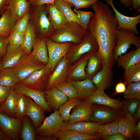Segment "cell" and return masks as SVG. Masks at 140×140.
<instances>
[{
	"instance_id": "1",
	"label": "cell",
	"mask_w": 140,
	"mask_h": 140,
	"mask_svg": "<svg viewBox=\"0 0 140 140\" xmlns=\"http://www.w3.org/2000/svg\"><path fill=\"white\" fill-rule=\"evenodd\" d=\"M109 5L97 1L91 6L94 13L87 26L88 32L97 41L110 40L117 41V22Z\"/></svg>"
},
{
	"instance_id": "2",
	"label": "cell",
	"mask_w": 140,
	"mask_h": 140,
	"mask_svg": "<svg viewBox=\"0 0 140 140\" xmlns=\"http://www.w3.org/2000/svg\"><path fill=\"white\" fill-rule=\"evenodd\" d=\"M29 13L30 20L36 36L41 38H49L55 30L47 17L45 5H31Z\"/></svg>"
},
{
	"instance_id": "3",
	"label": "cell",
	"mask_w": 140,
	"mask_h": 140,
	"mask_svg": "<svg viewBox=\"0 0 140 140\" xmlns=\"http://www.w3.org/2000/svg\"><path fill=\"white\" fill-rule=\"evenodd\" d=\"M88 33L87 29L79 23L68 22L62 28L55 31L49 38L57 43L70 42L77 44L81 43Z\"/></svg>"
},
{
	"instance_id": "4",
	"label": "cell",
	"mask_w": 140,
	"mask_h": 140,
	"mask_svg": "<svg viewBox=\"0 0 140 140\" xmlns=\"http://www.w3.org/2000/svg\"><path fill=\"white\" fill-rule=\"evenodd\" d=\"M98 50V45L96 39L89 32L81 43L74 45L72 44L65 58L68 60L70 65L85 53L92 51L97 52Z\"/></svg>"
},
{
	"instance_id": "5",
	"label": "cell",
	"mask_w": 140,
	"mask_h": 140,
	"mask_svg": "<svg viewBox=\"0 0 140 140\" xmlns=\"http://www.w3.org/2000/svg\"><path fill=\"white\" fill-rule=\"evenodd\" d=\"M45 65L36 59L31 54L25 53L12 68L20 81Z\"/></svg>"
},
{
	"instance_id": "6",
	"label": "cell",
	"mask_w": 140,
	"mask_h": 140,
	"mask_svg": "<svg viewBox=\"0 0 140 140\" xmlns=\"http://www.w3.org/2000/svg\"><path fill=\"white\" fill-rule=\"evenodd\" d=\"M132 44L140 47V37L131 30L122 29H118L117 41L114 52L115 60L118 57L125 54Z\"/></svg>"
},
{
	"instance_id": "7",
	"label": "cell",
	"mask_w": 140,
	"mask_h": 140,
	"mask_svg": "<svg viewBox=\"0 0 140 140\" xmlns=\"http://www.w3.org/2000/svg\"><path fill=\"white\" fill-rule=\"evenodd\" d=\"M48 53V61L46 66L52 72L59 61L66 54L72 45L71 43H58L49 38L45 39Z\"/></svg>"
},
{
	"instance_id": "8",
	"label": "cell",
	"mask_w": 140,
	"mask_h": 140,
	"mask_svg": "<svg viewBox=\"0 0 140 140\" xmlns=\"http://www.w3.org/2000/svg\"><path fill=\"white\" fill-rule=\"evenodd\" d=\"M92 105L93 112L90 121L97 123L100 125L117 120L124 114L123 110H117L97 104L92 103Z\"/></svg>"
},
{
	"instance_id": "9",
	"label": "cell",
	"mask_w": 140,
	"mask_h": 140,
	"mask_svg": "<svg viewBox=\"0 0 140 140\" xmlns=\"http://www.w3.org/2000/svg\"><path fill=\"white\" fill-rule=\"evenodd\" d=\"M22 120L0 112V129L11 140L19 138Z\"/></svg>"
},
{
	"instance_id": "10",
	"label": "cell",
	"mask_w": 140,
	"mask_h": 140,
	"mask_svg": "<svg viewBox=\"0 0 140 140\" xmlns=\"http://www.w3.org/2000/svg\"><path fill=\"white\" fill-rule=\"evenodd\" d=\"M51 73L45 65L19 82L29 88L44 91Z\"/></svg>"
},
{
	"instance_id": "11",
	"label": "cell",
	"mask_w": 140,
	"mask_h": 140,
	"mask_svg": "<svg viewBox=\"0 0 140 140\" xmlns=\"http://www.w3.org/2000/svg\"><path fill=\"white\" fill-rule=\"evenodd\" d=\"M64 122L58 110H55L36 128V133L42 136H52L61 130Z\"/></svg>"
},
{
	"instance_id": "12",
	"label": "cell",
	"mask_w": 140,
	"mask_h": 140,
	"mask_svg": "<svg viewBox=\"0 0 140 140\" xmlns=\"http://www.w3.org/2000/svg\"><path fill=\"white\" fill-rule=\"evenodd\" d=\"M93 112L92 103L87 99H83L73 108L69 120L65 122L71 124L80 121H90Z\"/></svg>"
},
{
	"instance_id": "13",
	"label": "cell",
	"mask_w": 140,
	"mask_h": 140,
	"mask_svg": "<svg viewBox=\"0 0 140 140\" xmlns=\"http://www.w3.org/2000/svg\"><path fill=\"white\" fill-rule=\"evenodd\" d=\"M69 65V61L65 57H63L59 61L49 77L46 89L66 80Z\"/></svg>"
},
{
	"instance_id": "14",
	"label": "cell",
	"mask_w": 140,
	"mask_h": 140,
	"mask_svg": "<svg viewBox=\"0 0 140 140\" xmlns=\"http://www.w3.org/2000/svg\"><path fill=\"white\" fill-rule=\"evenodd\" d=\"M13 88L17 93L23 94L31 98L44 111H51L45 98L44 91L29 88L19 82L16 84Z\"/></svg>"
},
{
	"instance_id": "15",
	"label": "cell",
	"mask_w": 140,
	"mask_h": 140,
	"mask_svg": "<svg viewBox=\"0 0 140 140\" xmlns=\"http://www.w3.org/2000/svg\"><path fill=\"white\" fill-rule=\"evenodd\" d=\"M113 10L117 22L118 29H122L132 31L138 34L139 32L137 26L140 23V14L130 17L124 15L120 13L115 7L113 0H105Z\"/></svg>"
},
{
	"instance_id": "16",
	"label": "cell",
	"mask_w": 140,
	"mask_h": 140,
	"mask_svg": "<svg viewBox=\"0 0 140 140\" xmlns=\"http://www.w3.org/2000/svg\"><path fill=\"white\" fill-rule=\"evenodd\" d=\"M97 42L98 45V55L102 62L105 63L111 69L115 61L114 52L117 41L106 40H99Z\"/></svg>"
},
{
	"instance_id": "17",
	"label": "cell",
	"mask_w": 140,
	"mask_h": 140,
	"mask_svg": "<svg viewBox=\"0 0 140 140\" xmlns=\"http://www.w3.org/2000/svg\"><path fill=\"white\" fill-rule=\"evenodd\" d=\"M97 52L92 51L82 55L74 64L69 67L67 77L70 79L78 80L86 78L85 71L86 67L89 57L94 53Z\"/></svg>"
},
{
	"instance_id": "18",
	"label": "cell",
	"mask_w": 140,
	"mask_h": 140,
	"mask_svg": "<svg viewBox=\"0 0 140 140\" xmlns=\"http://www.w3.org/2000/svg\"><path fill=\"white\" fill-rule=\"evenodd\" d=\"M87 99L92 103L106 106L117 110H123L124 101L111 98L103 90L97 89Z\"/></svg>"
},
{
	"instance_id": "19",
	"label": "cell",
	"mask_w": 140,
	"mask_h": 140,
	"mask_svg": "<svg viewBox=\"0 0 140 140\" xmlns=\"http://www.w3.org/2000/svg\"><path fill=\"white\" fill-rule=\"evenodd\" d=\"M113 74L111 69L103 62L101 69L92 78L91 80L97 89L104 91L111 84Z\"/></svg>"
},
{
	"instance_id": "20",
	"label": "cell",
	"mask_w": 140,
	"mask_h": 140,
	"mask_svg": "<svg viewBox=\"0 0 140 140\" xmlns=\"http://www.w3.org/2000/svg\"><path fill=\"white\" fill-rule=\"evenodd\" d=\"M44 93L45 98L49 106L54 110L58 109L60 106L69 100L67 96L55 86L46 89Z\"/></svg>"
},
{
	"instance_id": "21",
	"label": "cell",
	"mask_w": 140,
	"mask_h": 140,
	"mask_svg": "<svg viewBox=\"0 0 140 140\" xmlns=\"http://www.w3.org/2000/svg\"><path fill=\"white\" fill-rule=\"evenodd\" d=\"M26 109L25 116L32 120L34 127H39L45 119L44 110L31 98L26 96Z\"/></svg>"
},
{
	"instance_id": "22",
	"label": "cell",
	"mask_w": 140,
	"mask_h": 140,
	"mask_svg": "<svg viewBox=\"0 0 140 140\" xmlns=\"http://www.w3.org/2000/svg\"><path fill=\"white\" fill-rule=\"evenodd\" d=\"M99 125V123L91 121H80L71 124L64 122L60 130H72L84 134L96 135Z\"/></svg>"
},
{
	"instance_id": "23",
	"label": "cell",
	"mask_w": 140,
	"mask_h": 140,
	"mask_svg": "<svg viewBox=\"0 0 140 140\" xmlns=\"http://www.w3.org/2000/svg\"><path fill=\"white\" fill-rule=\"evenodd\" d=\"M25 53L21 46H16L9 44L5 53L1 59L2 69L13 67Z\"/></svg>"
},
{
	"instance_id": "24",
	"label": "cell",
	"mask_w": 140,
	"mask_h": 140,
	"mask_svg": "<svg viewBox=\"0 0 140 140\" xmlns=\"http://www.w3.org/2000/svg\"><path fill=\"white\" fill-rule=\"evenodd\" d=\"M74 86L77 91V97L82 99H87L97 89L91 79L87 78L82 80L67 79Z\"/></svg>"
},
{
	"instance_id": "25",
	"label": "cell",
	"mask_w": 140,
	"mask_h": 140,
	"mask_svg": "<svg viewBox=\"0 0 140 140\" xmlns=\"http://www.w3.org/2000/svg\"><path fill=\"white\" fill-rule=\"evenodd\" d=\"M123 111L124 114L119 118L118 132L127 138H131L135 133L136 122L129 113Z\"/></svg>"
},
{
	"instance_id": "26",
	"label": "cell",
	"mask_w": 140,
	"mask_h": 140,
	"mask_svg": "<svg viewBox=\"0 0 140 140\" xmlns=\"http://www.w3.org/2000/svg\"><path fill=\"white\" fill-rule=\"evenodd\" d=\"M48 13L47 17L55 31L62 28L68 22L63 13L54 4H45Z\"/></svg>"
},
{
	"instance_id": "27",
	"label": "cell",
	"mask_w": 140,
	"mask_h": 140,
	"mask_svg": "<svg viewBox=\"0 0 140 140\" xmlns=\"http://www.w3.org/2000/svg\"><path fill=\"white\" fill-rule=\"evenodd\" d=\"M31 5L26 0H11L6 10H9L16 21L22 18L30 11Z\"/></svg>"
},
{
	"instance_id": "28",
	"label": "cell",
	"mask_w": 140,
	"mask_h": 140,
	"mask_svg": "<svg viewBox=\"0 0 140 140\" xmlns=\"http://www.w3.org/2000/svg\"><path fill=\"white\" fill-rule=\"evenodd\" d=\"M52 136L59 140H95L100 139L97 135L84 134L70 130H60Z\"/></svg>"
},
{
	"instance_id": "29",
	"label": "cell",
	"mask_w": 140,
	"mask_h": 140,
	"mask_svg": "<svg viewBox=\"0 0 140 140\" xmlns=\"http://www.w3.org/2000/svg\"><path fill=\"white\" fill-rule=\"evenodd\" d=\"M31 54L37 60L46 65L48 61V50L45 39L36 36Z\"/></svg>"
},
{
	"instance_id": "30",
	"label": "cell",
	"mask_w": 140,
	"mask_h": 140,
	"mask_svg": "<svg viewBox=\"0 0 140 140\" xmlns=\"http://www.w3.org/2000/svg\"><path fill=\"white\" fill-rule=\"evenodd\" d=\"M116 61L118 66L127 70L131 66L140 62V47L119 56Z\"/></svg>"
},
{
	"instance_id": "31",
	"label": "cell",
	"mask_w": 140,
	"mask_h": 140,
	"mask_svg": "<svg viewBox=\"0 0 140 140\" xmlns=\"http://www.w3.org/2000/svg\"><path fill=\"white\" fill-rule=\"evenodd\" d=\"M54 4L65 17L68 22H77L84 28L87 29L81 22L76 13L72 10V4L62 0H55Z\"/></svg>"
},
{
	"instance_id": "32",
	"label": "cell",
	"mask_w": 140,
	"mask_h": 140,
	"mask_svg": "<svg viewBox=\"0 0 140 140\" xmlns=\"http://www.w3.org/2000/svg\"><path fill=\"white\" fill-rule=\"evenodd\" d=\"M0 17V35L8 37L14 29L16 21L10 11L6 10Z\"/></svg>"
},
{
	"instance_id": "33",
	"label": "cell",
	"mask_w": 140,
	"mask_h": 140,
	"mask_svg": "<svg viewBox=\"0 0 140 140\" xmlns=\"http://www.w3.org/2000/svg\"><path fill=\"white\" fill-rule=\"evenodd\" d=\"M17 99V93L12 87L11 89L8 96L0 107V112L4 113L9 116H15Z\"/></svg>"
},
{
	"instance_id": "34",
	"label": "cell",
	"mask_w": 140,
	"mask_h": 140,
	"mask_svg": "<svg viewBox=\"0 0 140 140\" xmlns=\"http://www.w3.org/2000/svg\"><path fill=\"white\" fill-rule=\"evenodd\" d=\"M20 81L12 68H4L0 71V85L11 88Z\"/></svg>"
},
{
	"instance_id": "35",
	"label": "cell",
	"mask_w": 140,
	"mask_h": 140,
	"mask_svg": "<svg viewBox=\"0 0 140 140\" xmlns=\"http://www.w3.org/2000/svg\"><path fill=\"white\" fill-rule=\"evenodd\" d=\"M36 38V36L33 27L29 20L21 46L26 53L29 54L31 53Z\"/></svg>"
},
{
	"instance_id": "36",
	"label": "cell",
	"mask_w": 140,
	"mask_h": 140,
	"mask_svg": "<svg viewBox=\"0 0 140 140\" xmlns=\"http://www.w3.org/2000/svg\"><path fill=\"white\" fill-rule=\"evenodd\" d=\"M97 52L94 53L89 58L86 69L87 78L91 79L102 68V62Z\"/></svg>"
},
{
	"instance_id": "37",
	"label": "cell",
	"mask_w": 140,
	"mask_h": 140,
	"mask_svg": "<svg viewBox=\"0 0 140 140\" xmlns=\"http://www.w3.org/2000/svg\"><path fill=\"white\" fill-rule=\"evenodd\" d=\"M83 100L76 97L69 99L59 107L58 111L63 121L67 122L69 120L71 110Z\"/></svg>"
},
{
	"instance_id": "38",
	"label": "cell",
	"mask_w": 140,
	"mask_h": 140,
	"mask_svg": "<svg viewBox=\"0 0 140 140\" xmlns=\"http://www.w3.org/2000/svg\"><path fill=\"white\" fill-rule=\"evenodd\" d=\"M36 132L32 123L25 116L22 120L20 136L23 140H35Z\"/></svg>"
},
{
	"instance_id": "39",
	"label": "cell",
	"mask_w": 140,
	"mask_h": 140,
	"mask_svg": "<svg viewBox=\"0 0 140 140\" xmlns=\"http://www.w3.org/2000/svg\"><path fill=\"white\" fill-rule=\"evenodd\" d=\"M123 77L126 85L131 82H140V62L125 70Z\"/></svg>"
},
{
	"instance_id": "40",
	"label": "cell",
	"mask_w": 140,
	"mask_h": 140,
	"mask_svg": "<svg viewBox=\"0 0 140 140\" xmlns=\"http://www.w3.org/2000/svg\"><path fill=\"white\" fill-rule=\"evenodd\" d=\"M119 118L106 124L99 125L97 135L100 138L103 139L108 136L118 132Z\"/></svg>"
},
{
	"instance_id": "41",
	"label": "cell",
	"mask_w": 140,
	"mask_h": 140,
	"mask_svg": "<svg viewBox=\"0 0 140 140\" xmlns=\"http://www.w3.org/2000/svg\"><path fill=\"white\" fill-rule=\"evenodd\" d=\"M57 89L64 93L69 99L77 97V91L73 85L67 79L55 86Z\"/></svg>"
},
{
	"instance_id": "42",
	"label": "cell",
	"mask_w": 140,
	"mask_h": 140,
	"mask_svg": "<svg viewBox=\"0 0 140 140\" xmlns=\"http://www.w3.org/2000/svg\"><path fill=\"white\" fill-rule=\"evenodd\" d=\"M123 94L127 99H136L140 100V82H133L128 85Z\"/></svg>"
},
{
	"instance_id": "43",
	"label": "cell",
	"mask_w": 140,
	"mask_h": 140,
	"mask_svg": "<svg viewBox=\"0 0 140 140\" xmlns=\"http://www.w3.org/2000/svg\"><path fill=\"white\" fill-rule=\"evenodd\" d=\"M17 93L18 99L15 116L16 118L22 120L25 116L26 109V95L22 93Z\"/></svg>"
},
{
	"instance_id": "44",
	"label": "cell",
	"mask_w": 140,
	"mask_h": 140,
	"mask_svg": "<svg viewBox=\"0 0 140 140\" xmlns=\"http://www.w3.org/2000/svg\"><path fill=\"white\" fill-rule=\"evenodd\" d=\"M30 19L29 12L22 18L17 20L15 23L14 29L24 35Z\"/></svg>"
},
{
	"instance_id": "45",
	"label": "cell",
	"mask_w": 140,
	"mask_h": 140,
	"mask_svg": "<svg viewBox=\"0 0 140 140\" xmlns=\"http://www.w3.org/2000/svg\"><path fill=\"white\" fill-rule=\"evenodd\" d=\"M140 100L136 99H128L124 101L123 111L129 113L133 117L139 104Z\"/></svg>"
},
{
	"instance_id": "46",
	"label": "cell",
	"mask_w": 140,
	"mask_h": 140,
	"mask_svg": "<svg viewBox=\"0 0 140 140\" xmlns=\"http://www.w3.org/2000/svg\"><path fill=\"white\" fill-rule=\"evenodd\" d=\"M24 34L13 30L8 37L9 44L13 46H21L24 37Z\"/></svg>"
},
{
	"instance_id": "47",
	"label": "cell",
	"mask_w": 140,
	"mask_h": 140,
	"mask_svg": "<svg viewBox=\"0 0 140 140\" xmlns=\"http://www.w3.org/2000/svg\"><path fill=\"white\" fill-rule=\"evenodd\" d=\"M74 11L80 19L81 22L87 29L91 18L94 15L92 12L86 11L73 9Z\"/></svg>"
},
{
	"instance_id": "48",
	"label": "cell",
	"mask_w": 140,
	"mask_h": 140,
	"mask_svg": "<svg viewBox=\"0 0 140 140\" xmlns=\"http://www.w3.org/2000/svg\"><path fill=\"white\" fill-rule=\"evenodd\" d=\"M98 0H82L71 3L75 9L87 8L91 6Z\"/></svg>"
},
{
	"instance_id": "49",
	"label": "cell",
	"mask_w": 140,
	"mask_h": 140,
	"mask_svg": "<svg viewBox=\"0 0 140 140\" xmlns=\"http://www.w3.org/2000/svg\"><path fill=\"white\" fill-rule=\"evenodd\" d=\"M9 44L8 37L0 35V58L5 53Z\"/></svg>"
},
{
	"instance_id": "50",
	"label": "cell",
	"mask_w": 140,
	"mask_h": 140,
	"mask_svg": "<svg viewBox=\"0 0 140 140\" xmlns=\"http://www.w3.org/2000/svg\"><path fill=\"white\" fill-rule=\"evenodd\" d=\"M11 88L0 85V103L2 104L8 96Z\"/></svg>"
},
{
	"instance_id": "51",
	"label": "cell",
	"mask_w": 140,
	"mask_h": 140,
	"mask_svg": "<svg viewBox=\"0 0 140 140\" xmlns=\"http://www.w3.org/2000/svg\"><path fill=\"white\" fill-rule=\"evenodd\" d=\"M125 86L124 82L121 80L116 85L115 87V92L112 95H114L124 93L126 89Z\"/></svg>"
},
{
	"instance_id": "52",
	"label": "cell",
	"mask_w": 140,
	"mask_h": 140,
	"mask_svg": "<svg viewBox=\"0 0 140 140\" xmlns=\"http://www.w3.org/2000/svg\"><path fill=\"white\" fill-rule=\"evenodd\" d=\"M55 0H31L29 2L31 6H36L48 4H54Z\"/></svg>"
},
{
	"instance_id": "53",
	"label": "cell",
	"mask_w": 140,
	"mask_h": 140,
	"mask_svg": "<svg viewBox=\"0 0 140 140\" xmlns=\"http://www.w3.org/2000/svg\"><path fill=\"white\" fill-rule=\"evenodd\" d=\"M127 137L118 132L113 135L108 136L103 139L105 140H125Z\"/></svg>"
},
{
	"instance_id": "54",
	"label": "cell",
	"mask_w": 140,
	"mask_h": 140,
	"mask_svg": "<svg viewBox=\"0 0 140 140\" xmlns=\"http://www.w3.org/2000/svg\"><path fill=\"white\" fill-rule=\"evenodd\" d=\"M11 0H0V16L6 10Z\"/></svg>"
},
{
	"instance_id": "55",
	"label": "cell",
	"mask_w": 140,
	"mask_h": 140,
	"mask_svg": "<svg viewBox=\"0 0 140 140\" xmlns=\"http://www.w3.org/2000/svg\"><path fill=\"white\" fill-rule=\"evenodd\" d=\"M132 6L133 9L138 12L140 11V0H132Z\"/></svg>"
},
{
	"instance_id": "56",
	"label": "cell",
	"mask_w": 140,
	"mask_h": 140,
	"mask_svg": "<svg viewBox=\"0 0 140 140\" xmlns=\"http://www.w3.org/2000/svg\"><path fill=\"white\" fill-rule=\"evenodd\" d=\"M36 139L39 140H57V139L54 137L51 136H42L40 135L36 136Z\"/></svg>"
},
{
	"instance_id": "57",
	"label": "cell",
	"mask_w": 140,
	"mask_h": 140,
	"mask_svg": "<svg viewBox=\"0 0 140 140\" xmlns=\"http://www.w3.org/2000/svg\"><path fill=\"white\" fill-rule=\"evenodd\" d=\"M133 118L135 121L137 122L140 118V104L138 106L135 113Z\"/></svg>"
},
{
	"instance_id": "58",
	"label": "cell",
	"mask_w": 140,
	"mask_h": 140,
	"mask_svg": "<svg viewBox=\"0 0 140 140\" xmlns=\"http://www.w3.org/2000/svg\"><path fill=\"white\" fill-rule=\"evenodd\" d=\"M120 2L125 7L132 6V0H119Z\"/></svg>"
},
{
	"instance_id": "59",
	"label": "cell",
	"mask_w": 140,
	"mask_h": 140,
	"mask_svg": "<svg viewBox=\"0 0 140 140\" xmlns=\"http://www.w3.org/2000/svg\"><path fill=\"white\" fill-rule=\"evenodd\" d=\"M0 140H11L0 129Z\"/></svg>"
},
{
	"instance_id": "60",
	"label": "cell",
	"mask_w": 140,
	"mask_h": 140,
	"mask_svg": "<svg viewBox=\"0 0 140 140\" xmlns=\"http://www.w3.org/2000/svg\"><path fill=\"white\" fill-rule=\"evenodd\" d=\"M135 133L139 135L140 133V122L138 121L137 124L136 125L135 128Z\"/></svg>"
},
{
	"instance_id": "61",
	"label": "cell",
	"mask_w": 140,
	"mask_h": 140,
	"mask_svg": "<svg viewBox=\"0 0 140 140\" xmlns=\"http://www.w3.org/2000/svg\"><path fill=\"white\" fill-rule=\"evenodd\" d=\"M65 2L69 3H72L74 2L82 0H62Z\"/></svg>"
},
{
	"instance_id": "62",
	"label": "cell",
	"mask_w": 140,
	"mask_h": 140,
	"mask_svg": "<svg viewBox=\"0 0 140 140\" xmlns=\"http://www.w3.org/2000/svg\"><path fill=\"white\" fill-rule=\"evenodd\" d=\"M1 58H0V71L2 69V65L1 62Z\"/></svg>"
},
{
	"instance_id": "63",
	"label": "cell",
	"mask_w": 140,
	"mask_h": 140,
	"mask_svg": "<svg viewBox=\"0 0 140 140\" xmlns=\"http://www.w3.org/2000/svg\"><path fill=\"white\" fill-rule=\"evenodd\" d=\"M2 104L1 103H0V107L1 106V105Z\"/></svg>"
},
{
	"instance_id": "64",
	"label": "cell",
	"mask_w": 140,
	"mask_h": 140,
	"mask_svg": "<svg viewBox=\"0 0 140 140\" xmlns=\"http://www.w3.org/2000/svg\"><path fill=\"white\" fill-rule=\"evenodd\" d=\"M27 1H29L30 0H26Z\"/></svg>"
}]
</instances>
